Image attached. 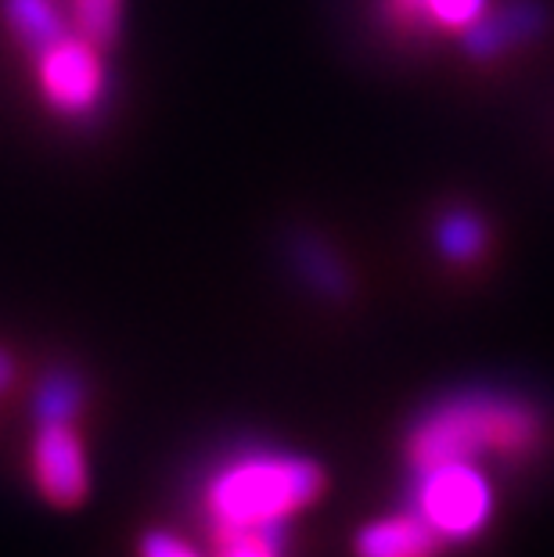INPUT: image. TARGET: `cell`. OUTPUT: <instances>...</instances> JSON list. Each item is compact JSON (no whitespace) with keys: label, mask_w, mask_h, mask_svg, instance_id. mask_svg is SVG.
<instances>
[{"label":"cell","mask_w":554,"mask_h":557,"mask_svg":"<svg viewBox=\"0 0 554 557\" xmlns=\"http://www.w3.org/2000/svg\"><path fill=\"white\" fill-rule=\"evenodd\" d=\"M544 438V418L526 399L504 393H457L440 399L407 432V468L426 471L482 454L522 457Z\"/></svg>","instance_id":"cell-1"},{"label":"cell","mask_w":554,"mask_h":557,"mask_svg":"<svg viewBox=\"0 0 554 557\" xmlns=\"http://www.w3.org/2000/svg\"><path fill=\"white\" fill-rule=\"evenodd\" d=\"M321 493V465L288 454H253L217 471L206 490V511L213 525H285Z\"/></svg>","instance_id":"cell-2"},{"label":"cell","mask_w":554,"mask_h":557,"mask_svg":"<svg viewBox=\"0 0 554 557\" xmlns=\"http://www.w3.org/2000/svg\"><path fill=\"white\" fill-rule=\"evenodd\" d=\"M415 511L443 540H468L490 521L493 490L476 460H451L415 471Z\"/></svg>","instance_id":"cell-3"},{"label":"cell","mask_w":554,"mask_h":557,"mask_svg":"<svg viewBox=\"0 0 554 557\" xmlns=\"http://www.w3.org/2000/svg\"><path fill=\"white\" fill-rule=\"evenodd\" d=\"M98 51L101 47H94L90 40L65 33L62 40L37 54L40 90L54 112L69 115V120H87L90 112H98L104 98V69Z\"/></svg>","instance_id":"cell-4"},{"label":"cell","mask_w":554,"mask_h":557,"mask_svg":"<svg viewBox=\"0 0 554 557\" xmlns=\"http://www.w3.org/2000/svg\"><path fill=\"white\" fill-rule=\"evenodd\" d=\"M33 475L54 507H76L87 496V457L73 421H40L33 438Z\"/></svg>","instance_id":"cell-5"},{"label":"cell","mask_w":554,"mask_h":557,"mask_svg":"<svg viewBox=\"0 0 554 557\" xmlns=\"http://www.w3.org/2000/svg\"><path fill=\"white\" fill-rule=\"evenodd\" d=\"M443 543L446 540L418 511H399L364 525L353 550L357 557H435Z\"/></svg>","instance_id":"cell-6"},{"label":"cell","mask_w":554,"mask_h":557,"mask_svg":"<svg viewBox=\"0 0 554 557\" xmlns=\"http://www.w3.org/2000/svg\"><path fill=\"white\" fill-rule=\"evenodd\" d=\"M540 26H544V11L529 4V0H515V4L501 11H487L479 22H471L461 33V40L471 58H490L504 51V47L537 37Z\"/></svg>","instance_id":"cell-7"},{"label":"cell","mask_w":554,"mask_h":557,"mask_svg":"<svg viewBox=\"0 0 554 557\" xmlns=\"http://www.w3.org/2000/svg\"><path fill=\"white\" fill-rule=\"evenodd\" d=\"M490 11V0H382L385 22L404 33L468 29Z\"/></svg>","instance_id":"cell-8"},{"label":"cell","mask_w":554,"mask_h":557,"mask_svg":"<svg viewBox=\"0 0 554 557\" xmlns=\"http://www.w3.org/2000/svg\"><path fill=\"white\" fill-rule=\"evenodd\" d=\"M288 256L296 263L299 277L310 284L313 292H321L324 299H346L349 295V274L342 267V259L328 248L317 234L296 231L288 238Z\"/></svg>","instance_id":"cell-9"},{"label":"cell","mask_w":554,"mask_h":557,"mask_svg":"<svg viewBox=\"0 0 554 557\" xmlns=\"http://www.w3.org/2000/svg\"><path fill=\"white\" fill-rule=\"evenodd\" d=\"M4 18L15 40L37 58L44 47L65 37V18L58 0H4Z\"/></svg>","instance_id":"cell-10"},{"label":"cell","mask_w":554,"mask_h":557,"mask_svg":"<svg viewBox=\"0 0 554 557\" xmlns=\"http://www.w3.org/2000/svg\"><path fill=\"white\" fill-rule=\"evenodd\" d=\"M285 525H213V557H285Z\"/></svg>","instance_id":"cell-11"},{"label":"cell","mask_w":554,"mask_h":557,"mask_svg":"<svg viewBox=\"0 0 554 557\" xmlns=\"http://www.w3.org/2000/svg\"><path fill=\"white\" fill-rule=\"evenodd\" d=\"M435 245H440V252L451 263H471L482 252V245H487V227H482L476 212L454 209L435 223Z\"/></svg>","instance_id":"cell-12"},{"label":"cell","mask_w":554,"mask_h":557,"mask_svg":"<svg viewBox=\"0 0 554 557\" xmlns=\"http://www.w3.org/2000/svg\"><path fill=\"white\" fill-rule=\"evenodd\" d=\"M79 403H84V382L69 371H54L44 377L37 393V413L40 421H73Z\"/></svg>","instance_id":"cell-13"},{"label":"cell","mask_w":554,"mask_h":557,"mask_svg":"<svg viewBox=\"0 0 554 557\" xmlns=\"http://www.w3.org/2000/svg\"><path fill=\"white\" fill-rule=\"evenodd\" d=\"M120 4L123 0H73V18L79 37L94 47H109L120 33Z\"/></svg>","instance_id":"cell-14"},{"label":"cell","mask_w":554,"mask_h":557,"mask_svg":"<svg viewBox=\"0 0 554 557\" xmlns=\"http://www.w3.org/2000/svg\"><path fill=\"white\" fill-rule=\"evenodd\" d=\"M140 557H202V554L181 536H170V532H148V536L140 540Z\"/></svg>","instance_id":"cell-15"},{"label":"cell","mask_w":554,"mask_h":557,"mask_svg":"<svg viewBox=\"0 0 554 557\" xmlns=\"http://www.w3.org/2000/svg\"><path fill=\"white\" fill-rule=\"evenodd\" d=\"M11 374H15V363H11V357L4 349H0V393L11 385Z\"/></svg>","instance_id":"cell-16"}]
</instances>
